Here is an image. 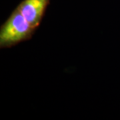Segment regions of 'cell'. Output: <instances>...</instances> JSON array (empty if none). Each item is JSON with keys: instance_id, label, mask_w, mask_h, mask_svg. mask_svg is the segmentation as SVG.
Instances as JSON below:
<instances>
[{"instance_id": "cell-1", "label": "cell", "mask_w": 120, "mask_h": 120, "mask_svg": "<svg viewBox=\"0 0 120 120\" xmlns=\"http://www.w3.org/2000/svg\"><path fill=\"white\" fill-rule=\"evenodd\" d=\"M36 30L16 8L1 26L0 47H11L22 41L29 40Z\"/></svg>"}, {"instance_id": "cell-2", "label": "cell", "mask_w": 120, "mask_h": 120, "mask_svg": "<svg viewBox=\"0 0 120 120\" xmlns=\"http://www.w3.org/2000/svg\"><path fill=\"white\" fill-rule=\"evenodd\" d=\"M50 0H23L17 6L23 15L35 29L40 26Z\"/></svg>"}]
</instances>
